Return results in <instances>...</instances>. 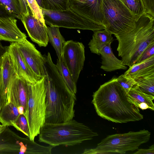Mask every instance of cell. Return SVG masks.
Wrapping results in <instances>:
<instances>
[{"mask_svg":"<svg viewBox=\"0 0 154 154\" xmlns=\"http://www.w3.org/2000/svg\"><path fill=\"white\" fill-rule=\"evenodd\" d=\"M136 85L144 93L154 97V74L135 80Z\"/></svg>","mask_w":154,"mask_h":154,"instance_id":"cell-25","label":"cell"},{"mask_svg":"<svg viewBox=\"0 0 154 154\" xmlns=\"http://www.w3.org/2000/svg\"><path fill=\"white\" fill-rule=\"evenodd\" d=\"M15 74L10 56L6 51L0 59V92L5 100L11 77Z\"/></svg>","mask_w":154,"mask_h":154,"instance_id":"cell-17","label":"cell"},{"mask_svg":"<svg viewBox=\"0 0 154 154\" xmlns=\"http://www.w3.org/2000/svg\"><path fill=\"white\" fill-rule=\"evenodd\" d=\"M41 8L45 23L49 26L95 31L88 20L70 8L58 11Z\"/></svg>","mask_w":154,"mask_h":154,"instance_id":"cell-9","label":"cell"},{"mask_svg":"<svg viewBox=\"0 0 154 154\" xmlns=\"http://www.w3.org/2000/svg\"><path fill=\"white\" fill-rule=\"evenodd\" d=\"M17 0L19 4L22 16L27 14L29 12V8L27 0Z\"/></svg>","mask_w":154,"mask_h":154,"instance_id":"cell-34","label":"cell"},{"mask_svg":"<svg viewBox=\"0 0 154 154\" xmlns=\"http://www.w3.org/2000/svg\"><path fill=\"white\" fill-rule=\"evenodd\" d=\"M127 94L130 100L137 107L140 103H145L148 105L149 109L154 111V104L152 100L154 97L144 93L136 85L127 92Z\"/></svg>","mask_w":154,"mask_h":154,"instance_id":"cell-22","label":"cell"},{"mask_svg":"<svg viewBox=\"0 0 154 154\" xmlns=\"http://www.w3.org/2000/svg\"><path fill=\"white\" fill-rule=\"evenodd\" d=\"M152 74H154V55L130 66L123 75L135 80Z\"/></svg>","mask_w":154,"mask_h":154,"instance_id":"cell-18","label":"cell"},{"mask_svg":"<svg viewBox=\"0 0 154 154\" xmlns=\"http://www.w3.org/2000/svg\"><path fill=\"white\" fill-rule=\"evenodd\" d=\"M12 126L29 138V132L28 123L26 118L23 114L19 115L17 119L12 123Z\"/></svg>","mask_w":154,"mask_h":154,"instance_id":"cell-29","label":"cell"},{"mask_svg":"<svg viewBox=\"0 0 154 154\" xmlns=\"http://www.w3.org/2000/svg\"><path fill=\"white\" fill-rule=\"evenodd\" d=\"M38 135L40 142L53 147L74 146L98 135L88 126L73 119L59 123H45Z\"/></svg>","mask_w":154,"mask_h":154,"instance_id":"cell-4","label":"cell"},{"mask_svg":"<svg viewBox=\"0 0 154 154\" xmlns=\"http://www.w3.org/2000/svg\"><path fill=\"white\" fill-rule=\"evenodd\" d=\"M62 58L76 84L85 59L84 45L72 40L66 42L63 48Z\"/></svg>","mask_w":154,"mask_h":154,"instance_id":"cell-11","label":"cell"},{"mask_svg":"<svg viewBox=\"0 0 154 154\" xmlns=\"http://www.w3.org/2000/svg\"><path fill=\"white\" fill-rule=\"evenodd\" d=\"M105 29L115 35L129 31L137 19L121 0H103Z\"/></svg>","mask_w":154,"mask_h":154,"instance_id":"cell-7","label":"cell"},{"mask_svg":"<svg viewBox=\"0 0 154 154\" xmlns=\"http://www.w3.org/2000/svg\"><path fill=\"white\" fill-rule=\"evenodd\" d=\"M134 154H154V145L149 146L147 149H138V150Z\"/></svg>","mask_w":154,"mask_h":154,"instance_id":"cell-35","label":"cell"},{"mask_svg":"<svg viewBox=\"0 0 154 154\" xmlns=\"http://www.w3.org/2000/svg\"><path fill=\"white\" fill-rule=\"evenodd\" d=\"M56 66L67 86L73 94L76 95L77 91L76 83L73 80L71 74L62 58L60 60L57 59Z\"/></svg>","mask_w":154,"mask_h":154,"instance_id":"cell-24","label":"cell"},{"mask_svg":"<svg viewBox=\"0 0 154 154\" xmlns=\"http://www.w3.org/2000/svg\"><path fill=\"white\" fill-rule=\"evenodd\" d=\"M29 7L33 16L44 24H45L41 9L35 0H27Z\"/></svg>","mask_w":154,"mask_h":154,"instance_id":"cell-30","label":"cell"},{"mask_svg":"<svg viewBox=\"0 0 154 154\" xmlns=\"http://www.w3.org/2000/svg\"><path fill=\"white\" fill-rule=\"evenodd\" d=\"M20 114L17 106L12 102L5 104L0 112V122L2 124L12 126V123Z\"/></svg>","mask_w":154,"mask_h":154,"instance_id":"cell-23","label":"cell"},{"mask_svg":"<svg viewBox=\"0 0 154 154\" xmlns=\"http://www.w3.org/2000/svg\"><path fill=\"white\" fill-rule=\"evenodd\" d=\"M150 135V132L144 129L109 135L103 139L95 148L86 149L82 154H125L128 151L138 149L141 144L149 140Z\"/></svg>","mask_w":154,"mask_h":154,"instance_id":"cell-5","label":"cell"},{"mask_svg":"<svg viewBox=\"0 0 154 154\" xmlns=\"http://www.w3.org/2000/svg\"><path fill=\"white\" fill-rule=\"evenodd\" d=\"M0 5L5 7L13 17L21 19L22 15L17 0H0Z\"/></svg>","mask_w":154,"mask_h":154,"instance_id":"cell-27","label":"cell"},{"mask_svg":"<svg viewBox=\"0 0 154 154\" xmlns=\"http://www.w3.org/2000/svg\"><path fill=\"white\" fill-rule=\"evenodd\" d=\"M145 13L154 17V0H141Z\"/></svg>","mask_w":154,"mask_h":154,"instance_id":"cell-33","label":"cell"},{"mask_svg":"<svg viewBox=\"0 0 154 154\" xmlns=\"http://www.w3.org/2000/svg\"><path fill=\"white\" fill-rule=\"evenodd\" d=\"M6 126L0 124V134L5 129Z\"/></svg>","mask_w":154,"mask_h":154,"instance_id":"cell-41","label":"cell"},{"mask_svg":"<svg viewBox=\"0 0 154 154\" xmlns=\"http://www.w3.org/2000/svg\"><path fill=\"white\" fill-rule=\"evenodd\" d=\"M92 39L88 45L91 52L100 55V52L105 46L111 44L114 41L112 34L104 29L94 31Z\"/></svg>","mask_w":154,"mask_h":154,"instance_id":"cell-20","label":"cell"},{"mask_svg":"<svg viewBox=\"0 0 154 154\" xmlns=\"http://www.w3.org/2000/svg\"><path fill=\"white\" fill-rule=\"evenodd\" d=\"M7 47L3 46L0 40V59L2 55L6 51Z\"/></svg>","mask_w":154,"mask_h":154,"instance_id":"cell-39","label":"cell"},{"mask_svg":"<svg viewBox=\"0 0 154 154\" xmlns=\"http://www.w3.org/2000/svg\"><path fill=\"white\" fill-rule=\"evenodd\" d=\"M137 19L145 13L141 0H121Z\"/></svg>","mask_w":154,"mask_h":154,"instance_id":"cell-28","label":"cell"},{"mask_svg":"<svg viewBox=\"0 0 154 154\" xmlns=\"http://www.w3.org/2000/svg\"><path fill=\"white\" fill-rule=\"evenodd\" d=\"M16 18L0 17V40L17 42L26 38V35L18 28Z\"/></svg>","mask_w":154,"mask_h":154,"instance_id":"cell-16","label":"cell"},{"mask_svg":"<svg viewBox=\"0 0 154 154\" xmlns=\"http://www.w3.org/2000/svg\"><path fill=\"white\" fill-rule=\"evenodd\" d=\"M153 55H154V43L151 45L142 52L136 63H140Z\"/></svg>","mask_w":154,"mask_h":154,"instance_id":"cell-32","label":"cell"},{"mask_svg":"<svg viewBox=\"0 0 154 154\" xmlns=\"http://www.w3.org/2000/svg\"><path fill=\"white\" fill-rule=\"evenodd\" d=\"M69 8L93 25L95 31L105 29L103 0H69Z\"/></svg>","mask_w":154,"mask_h":154,"instance_id":"cell-10","label":"cell"},{"mask_svg":"<svg viewBox=\"0 0 154 154\" xmlns=\"http://www.w3.org/2000/svg\"><path fill=\"white\" fill-rule=\"evenodd\" d=\"M138 107L143 110L147 109H149V108L148 105L147 104L145 103H140L138 105Z\"/></svg>","mask_w":154,"mask_h":154,"instance_id":"cell-37","label":"cell"},{"mask_svg":"<svg viewBox=\"0 0 154 154\" xmlns=\"http://www.w3.org/2000/svg\"><path fill=\"white\" fill-rule=\"evenodd\" d=\"M5 104V100L4 96L0 92V112L2 108Z\"/></svg>","mask_w":154,"mask_h":154,"instance_id":"cell-38","label":"cell"},{"mask_svg":"<svg viewBox=\"0 0 154 154\" xmlns=\"http://www.w3.org/2000/svg\"><path fill=\"white\" fill-rule=\"evenodd\" d=\"M116 78L113 77L94 92L92 103L97 115L116 123L142 120L143 116L139 108L130 100Z\"/></svg>","mask_w":154,"mask_h":154,"instance_id":"cell-1","label":"cell"},{"mask_svg":"<svg viewBox=\"0 0 154 154\" xmlns=\"http://www.w3.org/2000/svg\"><path fill=\"white\" fill-rule=\"evenodd\" d=\"M45 77L41 78L35 83H29L25 116L29 128V138L31 140L34 141L45 123Z\"/></svg>","mask_w":154,"mask_h":154,"instance_id":"cell-6","label":"cell"},{"mask_svg":"<svg viewBox=\"0 0 154 154\" xmlns=\"http://www.w3.org/2000/svg\"><path fill=\"white\" fill-rule=\"evenodd\" d=\"M58 27L50 26L47 27V33L49 41L55 50L58 59L62 58L63 47L66 42L61 34Z\"/></svg>","mask_w":154,"mask_h":154,"instance_id":"cell-21","label":"cell"},{"mask_svg":"<svg viewBox=\"0 0 154 154\" xmlns=\"http://www.w3.org/2000/svg\"><path fill=\"white\" fill-rule=\"evenodd\" d=\"M154 17L144 13L137 20L134 28L115 34L118 42L117 50L123 63L129 67L136 63L142 52L154 43Z\"/></svg>","mask_w":154,"mask_h":154,"instance_id":"cell-3","label":"cell"},{"mask_svg":"<svg viewBox=\"0 0 154 154\" xmlns=\"http://www.w3.org/2000/svg\"><path fill=\"white\" fill-rule=\"evenodd\" d=\"M43 56L46 73L45 123L54 124L68 121L75 116L76 95L63 81L50 53Z\"/></svg>","mask_w":154,"mask_h":154,"instance_id":"cell-2","label":"cell"},{"mask_svg":"<svg viewBox=\"0 0 154 154\" xmlns=\"http://www.w3.org/2000/svg\"><path fill=\"white\" fill-rule=\"evenodd\" d=\"M31 40L40 46L46 47L49 42L47 27L33 15L30 10L21 20Z\"/></svg>","mask_w":154,"mask_h":154,"instance_id":"cell-14","label":"cell"},{"mask_svg":"<svg viewBox=\"0 0 154 154\" xmlns=\"http://www.w3.org/2000/svg\"><path fill=\"white\" fill-rule=\"evenodd\" d=\"M53 147L21 137L6 126L0 134V154H50Z\"/></svg>","mask_w":154,"mask_h":154,"instance_id":"cell-8","label":"cell"},{"mask_svg":"<svg viewBox=\"0 0 154 154\" xmlns=\"http://www.w3.org/2000/svg\"><path fill=\"white\" fill-rule=\"evenodd\" d=\"M17 43L24 59L33 72L39 77H45L46 73L44 56L26 38Z\"/></svg>","mask_w":154,"mask_h":154,"instance_id":"cell-13","label":"cell"},{"mask_svg":"<svg viewBox=\"0 0 154 154\" xmlns=\"http://www.w3.org/2000/svg\"><path fill=\"white\" fill-rule=\"evenodd\" d=\"M42 8L49 10H63L69 8V0H42Z\"/></svg>","mask_w":154,"mask_h":154,"instance_id":"cell-26","label":"cell"},{"mask_svg":"<svg viewBox=\"0 0 154 154\" xmlns=\"http://www.w3.org/2000/svg\"><path fill=\"white\" fill-rule=\"evenodd\" d=\"M38 5L40 8H42L43 5L42 0H35Z\"/></svg>","mask_w":154,"mask_h":154,"instance_id":"cell-40","label":"cell"},{"mask_svg":"<svg viewBox=\"0 0 154 154\" xmlns=\"http://www.w3.org/2000/svg\"><path fill=\"white\" fill-rule=\"evenodd\" d=\"M111 44L104 46L100 52V55H101L102 59L100 68L106 72L126 69V66L114 55L111 47Z\"/></svg>","mask_w":154,"mask_h":154,"instance_id":"cell-19","label":"cell"},{"mask_svg":"<svg viewBox=\"0 0 154 154\" xmlns=\"http://www.w3.org/2000/svg\"><path fill=\"white\" fill-rule=\"evenodd\" d=\"M30 82L16 74L11 77L7 90L6 103L12 102L17 107L20 114L24 115L28 101Z\"/></svg>","mask_w":154,"mask_h":154,"instance_id":"cell-12","label":"cell"},{"mask_svg":"<svg viewBox=\"0 0 154 154\" xmlns=\"http://www.w3.org/2000/svg\"><path fill=\"white\" fill-rule=\"evenodd\" d=\"M117 82L124 89L126 93L136 85V82L133 79L124 76L123 74L116 78Z\"/></svg>","mask_w":154,"mask_h":154,"instance_id":"cell-31","label":"cell"},{"mask_svg":"<svg viewBox=\"0 0 154 154\" xmlns=\"http://www.w3.org/2000/svg\"><path fill=\"white\" fill-rule=\"evenodd\" d=\"M8 53L16 75L29 82L34 83L42 77L36 75L28 65L22 55L17 42H11L7 47Z\"/></svg>","mask_w":154,"mask_h":154,"instance_id":"cell-15","label":"cell"},{"mask_svg":"<svg viewBox=\"0 0 154 154\" xmlns=\"http://www.w3.org/2000/svg\"><path fill=\"white\" fill-rule=\"evenodd\" d=\"M10 16L13 17L3 6L0 5V17Z\"/></svg>","mask_w":154,"mask_h":154,"instance_id":"cell-36","label":"cell"}]
</instances>
